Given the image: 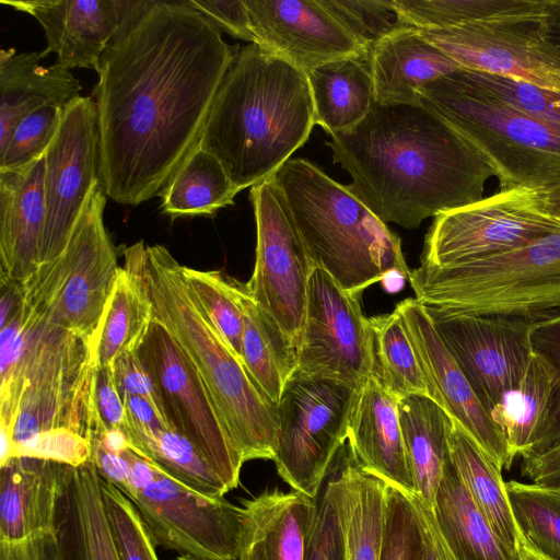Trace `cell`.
<instances>
[{"instance_id": "8", "label": "cell", "mask_w": 560, "mask_h": 560, "mask_svg": "<svg viewBox=\"0 0 560 560\" xmlns=\"http://www.w3.org/2000/svg\"><path fill=\"white\" fill-rule=\"evenodd\" d=\"M417 102L463 136L499 179L500 190L560 186V128L486 93L462 70L421 88Z\"/></svg>"}, {"instance_id": "13", "label": "cell", "mask_w": 560, "mask_h": 560, "mask_svg": "<svg viewBox=\"0 0 560 560\" xmlns=\"http://www.w3.org/2000/svg\"><path fill=\"white\" fill-rule=\"evenodd\" d=\"M249 197L256 222V255L245 288L264 315L298 350L308 278L315 266L273 178L250 187Z\"/></svg>"}, {"instance_id": "1", "label": "cell", "mask_w": 560, "mask_h": 560, "mask_svg": "<svg viewBox=\"0 0 560 560\" xmlns=\"http://www.w3.org/2000/svg\"><path fill=\"white\" fill-rule=\"evenodd\" d=\"M237 47L187 0H151L103 52L94 86L105 195L140 205L198 144Z\"/></svg>"}, {"instance_id": "35", "label": "cell", "mask_w": 560, "mask_h": 560, "mask_svg": "<svg viewBox=\"0 0 560 560\" xmlns=\"http://www.w3.org/2000/svg\"><path fill=\"white\" fill-rule=\"evenodd\" d=\"M240 191L218 159L197 144L159 195L172 217L211 215L233 205Z\"/></svg>"}, {"instance_id": "11", "label": "cell", "mask_w": 560, "mask_h": 560, "mask_svg": "<svg viewBox=\"0 0 560 560\" xmlns=\"http://www.w3.org/2000/svg\"><path fill=\"white\" fill-rule=\"evenodd\" d=\"M359 386L295 370L277 404L279 431L273 462L291 490L316 499L348 439Z\"/></svg>"}, {"instance_id": "36", "label": "cell", "mask_w": 560, "mask_h": 560, "mask_svg": "<svg viewBox=\"0 0 560 560\" xmlns=\"http://www.w3.org/2000/svg\"><path fill=\"white\" fill-rule=\"evenodd\" d=\"M244 312L242 362L260 390L277 406L298 368V350L256 305L241 282Z\"/></svg>"}, {"instance_id": "18", "label": "cell", "mask_w": 560, "mask_h": 560, "mask_svg": "<svg viewBox=\"0 0 560 560\" xmlns=\"http://www.w3.org/2000/svg\"><path fill=\"white\" fill-rule=\"evenodd\" d=\"M545 15L418 31L465 70L560 91V61L542 36Z\"/></svg>"}, {"instance_id": "33", "label": "cell", "mask_w": 560, "mask_h": 560, "mask_svg": "<svg viewBox=\"0 0 560 560\" xmlns=\"http://www.w3.org/2000/svg\"><path fill=\"white\" fill-rule=\"evenodd\" d=\"M398 413L418 494L433 506L450 458V417L431 398L420 395L399 399Z\"/></svg>"}, {"instance_id": "39", "label": "cell", "mask_w": 560, "mask_h": 560, "mask_svg": "<svg viewBox=\"0 0 560 560\" xmlns=\"http://www.w3.org/2000/svg\"><path fill=\"white\" fill-rule=\"evenodd\" d=\"M369 319L374 378L398 400L413 395L430 398L425 377L398 311L394 308L392 313Z\"/></svg>"}, {"instance_id": "12", "label": "cell", "mask_w": 560, "mask_h": 560, "mask_svg": "<svg viewBox=\"0 0 560 560\" xmlns=\"http://www.w3.org/2000/svg\"><path fill=\"white\" fill-rule=\"evenodd\" d=\"M560 230L544 190L512 188L434 217L422 266L442 267L520 248Z\"/></svg>"}, {"instance_id": "49", "label": "cell", "mask_w": 560, "mask_h": 560, "mask_svg": "<svg viewBox=\"0 0 560 560\" xmlns=\"http://www.w3.org/2000/svg\"><path fill=\"white\" fill-rule=\"evenodd\" d=\"M533 345L534 349L544 354L556 370V384L548 421L540 443L533 450L535 451L560 438V311L535 319Z\"/></svg>"}, {"instance_id": "40", "label": "cell", "mask_w": 560, "mask_h": 560, "mask_svg": "<svg viewBox=\"0 0 560 560\" xmlns=\"http://www.w3.org/2000/svg\"><path fill=\"white\" fill-rule=\"evenodd\" d=\"M550 0H394L417 30H445L510 18L545 15Z\"/></svg>"}, {"instance_id": "14", "label": "cell", "mask_w": 560, "mask_h": 560, "mask_svg": "<svg viewBox=\"0 0 560 560\" xmlns=\"http://www.w3.org/2000/svg\"><path fill=\"white\" fill-rule=\"evenodd\" d=\"M137 353L158 388L171 427L195 445L230 491L236 488L243 458L199 372L154 317Z\"/></svg>"}, {"instance_id": "22", "label": "cell", "mask_w": 560, "mask_h": 560, "mask_svg": "<svg viewBox=\"0 0 560 560\" xmlns=\"http://www.w3.org/2000/svg\"><path fill=\"white\" fill-rule=\"evenodd\" d=\"M348 450L368 474L406 494H417L398 413V399L373 375L358 388L348 423Z\"/></svg>"}, {"instance_id": "19", "label": "cell", "mask_w": 560, "mask_h": 560, "mask_svg": "<svg viewBox=\"0 0 560 560\" xmlns=\"http://www.w3.org/2000/svg\"><path fill=\"white\" fill-rule=\"evenodd\" d=\"M395 308L402 318L430 398L502 469H510L513 460L502 432L442 340L432 317L415 298L402 300Z\"/></svg>"}, {"instance_id": "34", "label": "cell", "mask_w": 560, "mask_h": 560, "mask_svg": "<svg viewBox=\"0 0 560 560\" xmlns=\"http://www.w3.org/2000/svg\"><path fill=\"white\" fill-rule=\"evenodd\" d=\"M336 478L347 560H380L385 482L364 471L349 450Z\"/></svg>"}, {"instance_id": "28", "label": "cell", "mask_w": 560, "mask_h": 560, "mask_svg": "<svg viewBox=\"0 0 560 560\" xmlns=\"http://www.w3.org/2000/svg\"><path fill=\"white\" fill-rule=\"evenodd\" d=\"M368 62L375 101L381 103H415L425 84L463 69L413 27L385 37Z\"/></svg>"}, {"instance_id": "25", "label": "cell", "mask_w": 560, "mask_h": 560, "mask_svg": "<svg viewBox=\"0 0 560 560\" xmlns=\"http://www.w3.org/2000/svg\"><path fill=\"white\" fill-rule=\"evenodd\" d=\"M66 464L30 456L0 463V541L55 533Z\"/></svg>"}, {"instance_id": "52", "label": "cell", "mask_w": 560, "mask_h": 560, "mask_svg": "<svg viewBox=\"0 0 560 560\" xmlns=\"http://www.w3.org/2000/svg\"><path fill=\"white\" fill-rule=\"evenodd\" d=\"M94 401L102 423L107 429H122L127 411L116 386L112 368L95 366Z\"/></svg>"}, {"instance_id": "56", "label": "cell", "mask_w": 560, "mask_h": 560, "mask_svg": "<svg viewBox=\"0 0 560 560\" xmlns=\"http://www.w3.org/2000/svg\"><path fill=\"white\" fill-rule=\"evenodd\" d=\"M124 404L127 411V419L135 424L145 429H173L167 420L144 398L128 396L124 398Z\"/></svg>"}, {"instance_id": "31", "label": "cell", "mask_w": 560, "mask_h": 560, "mask_svg": "<svg viewBox=\"0 0 560 560\" xmlns=\"http://www.w3.org/2000/svg\"><path fill=\"white\" fill-rule=\"evenodd\" d=\"M447 445L451 462L475 503L488 518L504 546L516 558L521 533L509 503L502 468L450 418Z\"/></svg>"}, {"instance_id": "17", "label": "cell", "mask_w": 560, "mask_h": 560, "mask_svg": "<svg viewBox=\"0 0 560 560\" xmlns=\"http://www.w3.org/2000/svg\"><path fill=\"white\" fill-rule=\"evenodd\" d=\"M428 313L491 416L521 383L534 351L536 318Z\"/></svg>"}, {"instance_id": "42", "label": "cell", "mask_w": 560, "mask_h": 560, "mask_svg": "<svg viewBox=\"0 0 560 560\" xmlns=\"http://www.w3.org/2000/svg\"><path fill=\"white\" fill-rule=\"evenodd\" d=\"M511 511L521 535L560 560V485L505 481Z\"/></svg>"}, {"instance_id": "44", "label": "cell", "mask_w": 560, "mask_h": 560, "mask_svg": "<svg viewBox=\"0 0 560 560\" xmlns=\"http://www.w3.org/2000/svg\"><path fill=\"white\" fill-rule=\"evenodd\" d=\"M100 487L119 560H159L156 545L130 500L101 476Z\"/></svg>"}, {"instance_id": "29", "label": "cell", "mask_w": 560, "mask_h": 560, "mask_svg": "<svg viewBox=\"0 0 560 560\" xmlns=\"http://www.w3.org/2000/svg\"><path fill=\"white\" fill-rule=\"evenodd\" d=\"M306 75L316 125L331 137L355 127L375 102L369 62L360 57L322 63Z\"/></svg>"}, {"instance_id": "48", "label": "cell", "mask_w": 560, "mask_h": 560, "mask_svg": "<svg viewBox=\"0 0 560 560\" xmlns=\"http://www.w3.org/2000/svg\"><path fill=\"white\" fill-rule=\"evenodd\" d=\"M305 560H347L335 470L317 500V512Z\"/></svg>"}, {"instance_id": "43", "label": "cell", "mask_w": 560, "mask_h": 560, "mask_svg": "<svg viewBox=\"0 0 560 560\" xmlns=\"http://www.w3.org/2000/svg\"><path fill=\"white\" fill-rule=\"evenodd\" d=\"M359 46L364 60L390 34L410 27L394 0H319Z\"/></svg>"}, {"instance_id": "47", "label": "cell", "mask_w": 560, "mask_h": 560, "mask_svg": "<svg viewBox=\"0 0 560 560\" xmlns=\"http://www.w3.org/2000/svg\"><path fill=\"white\" fill-rule=\"evenodd\" d=\"M464 77L511 107L560 128V91L520 80L462 69Z\"/></svg>"}, {"instance_id": "2", "label": "cell", "mask_w": 560, "mask_h": 560, "mask_svg": "<svg viewBox=\"0 0 560 560\" xmlns=\"http://www.w3.org/2000/svg\"><path fill=\"white\" fill-rule=\"evenodd\" d=\"M327 145L352 178L347 187L383 222L404 229L481 200L494 175L463 136L418 102L375 101Z\"/></svg>"}, {"instance_id": "55", "label": "cell", "mask_w": 560, "mask_h": 560, "mask_svg": "<svg viewBox=\"0 0 560 560\" xmlns=\"http://www.w3.org/2000/svg\"><path fill=\"white\" fill-rule=\"evenodd\" d=\"M0 560H61L55 533L19 541H0Z\"/></svg>"}, {"instance_id": "4", "label": "cell", "mask_w": 560, "mask_h": 560, "mask_svg": "<svg viewBox=\"0 0 560 560\" xmlns=\"http://www.w3.org/2000/svg\"><path fill=\"white\" fill-rule=\"evenodd\" d=\"M125 265L141 283L153 311L192 362L243 462L273 460L277 406L260 390L189 295L182 265L162 245L126 247Z\"/></svg>"}, {"instance_id": "59", "label": "cell", "mask_w": 560, "mask_h": 560, "mask_svg": "<svg viewBox=\"0 0 560 560\" xmlns=\"http://www.w3.org/2000/svg\"><path fill=\"white\" fill-rule=\"evenodd\" d=\"M547 205L552 213L560 217V186L544 190Z\"/></svg>"}, {"instance_id": "15", "label": "cell", "mask_w": 560, "mask_h": 560, "mask_svg": "<svg viewBox=\"0 0 560 560\" xmlns=\"http://www.w3.org/2000/svg\"><path fill=\"white\" fill-rule=\"evenodd\" d=\"M45 226L39 267L56 260L100 180V130L92 97L79 96L63 110L45 155Z\"/></svg>"}, {"instance_id": "27", "label": "cell", "mask_w": 560, "mask_h": 560, "mask_svg": "<svg viewBox=\"0 0 560 560\" xmlns=\"http://www.w3.org/2000/svg\"><path fill=\"white\" fill-rule=\"evenodd\" d=\"M42 52L0 51V152L21 119L51 105L65 109L80 96V82L59 63L40 65Z\"/></svg>"}, {"instance_id": "10", "label": "cell", "mask_w": 560, "mask_h": 560, "mask_svg": "<svg viewBox=\"0 0 560 560\" xmlns=\"http://www.w3.org/2000/svg\"><path fill=\"white\" fill-rule=\"evenodd\" d=\"M118 488L135 505L156 546L209 560H237L243 509L177 480L130 447Z\"/></svg>"}, {"instance_id": "53", "label": "cell", "mask_w": 560, "mask_h": 560, "mask_svg": "<svg viewBox=\"0 0 560 560\" xmlns=\"http://www.w3.org/2000/svg\"><path fill=\"white\" fill-rule=\"evenodd\" d=\"M417 513L422 538V560H457L445 540L433 506L421 495L406 494Z\"/></svg>"}, {"instance_id": "37", "label": "cell", "mask_w": 560, "mask_h": 560, "mask_svg": "<svg viewBox=\"0 0 560 560\" xmlns=\"http://www.w3.org/2000/svg\"><path fill=\"white\" fill-rule=\"evenodd\" d=\"M152 320V304L144 289L120 267L93 343L95 366L112 368L119 357L137 351Z\"/></svg>"}, {"instance_id": "46", "label": "cell", "mask_w": 560, "mask_h": 560, "mask_svg": "<svg viewBox=\"0 0 560 560\" xmlns=\"http://www.w3.org/2000/svg\"><path fill=\"white\" fill-rule=\"evenodd\" d=\"M63 110L47 105L21 119L0 152V172H20L44 158L58 132Z\"/></svg>"}, {"instance_id": "32", "label": "cell", "mask_w": 560, "mask_h": 560, "mask_svg": "<svg viewBox=\"0 0 560 560\" xmlns=\"http://www.w3.org/2000/svg\"><path fill=\"white\" fill-rule=\"evenodd\" d=\"M555 384V366L534 349L520 385L492 412L513 462L529 454L540 443Z\"/></svg>"}, {"instance_id": "58", "label": "cell", "mask_w": 560, "mask_h": 560, "mask_svg": "<svg viewBox=\"0 0 560 560\" xmlns=\"http://www.w3.org/2000/svg\"><path fill=\"white\" fill-rule=\"evenodd\" d=\"M516 560H557L542 551L538 550L521 535L516 548Z\"/></svg>"}, {"instance_id": "5", "label": "cell", "mask_w": 560, "mask_h": 560, "mask_svg": "<svg viewBox=\"0 0 560 560\" xmlns=\"http://www.w3.org/2000/svg\"><path fill=\"white\" fill-rule=\"evenodd\" d=\"M25 339L1 380V460L31 456L45 438L70 430L90 440L101 421L94 401L91 345L24 303Z\"/></svg>"}, {"instance_id": "51", "label": "cell", "mask_w": 560, "mask_h": 560, "mask_svg": "<svg viewBox=\"0 0 560 560\" xmlns=\"http://www.w3.org/2000/svg\"><path fill=\"white\" fill-rule=\"evenodd\" d=\"M187 2L210 20L220 31L249 44L257 43L245 0H187Z\"/></svg>"}, {"instance_id": "20", "label": "cell", "mask_w": 560, "mask_h": 560, "mask_svg": "<svg viewBox=\"0 0 560 560\" xmlns=\"http://www.w3.org/2000/svg\"><path fill=\"white\" fill-rule=\"evenodd\" d=\"M151 0H1L34 16L47 48L67 69L95 68L109 44L150 4Z\"/></svg>"}, {"instance_id": "3", "label": "cell", "mask_w": 560, "mask_h": 560, "mask_svg": "<svg viewBox=\"0 0 560 560\" xmlns=\"http://www.w3.org/2000/svg\"><path fill=\"white\" fill-rule=\"evenodd\" d=\"M316 125L306 72L257 44L235 54L198 144L243 190L271 177Z\"/></svg>"}, {"instance_id": "6", "label": "cell", "mask_w": 560, "mask_h": 560, "mask_svg": "<svg viewBox=\"0 0 560 560\" xmlns=\"http://www.w3.org/2000/svg\"><path fill=\"white\" fill-rule=\"evenodd\" d=\"M271 177L313 265L343 290L362 294L390 275L409 279L400 237L347 185L305 159H290Z\"/></svg>"}, {"instance_id": "41", "label": "cell", "mask_w": 560, "mask_h": 560, "mask_svg": "<svg viewBox=\"0 0 560 560\" xmlns=\"http://www.w3.org/2000/svg\"><path fill=\"white\" fill-rule=\"evenodd\" d=\"M192 301L231 351L242 361L244 312L241 282L220 271L182 267Z\"/></svg>"}, {"instance_id": "21", "label": "cell", "mask_w": 560, "mask_h": 560, "mask_svg": "<svg viewBox=\"0 0 560 560\" xmlns=\"http://www.w3.org/2000/svg\"><path fill=\"white\" fill-rule=\"evenodd\" d=\"M257 45L303 71L363 55L319 0H245Z\"/></svg>"}, {"instance_id": "16", "label": "cell", "mask_w": 560, "mask_h": 560, "mask_svg": "<svg viewBox=\"0 0 560 560\" xmlns=\"http://www.w3.org/2000/svg\"><path fill=\"white\" fill-rule=\"evenodd\" d=\"M296 370L353 386L372 375V328L361 294L343 290L318 267L308 278Z\"/></svg>"}, {"instance_id": "50", "label": "cell", "mask_w": 560, "mask_h": 560, "mask_svg": "<svg viewBox=\"0 0 560 560\" xmlns=\"http://www.w3.org/2000/svg\"><path fill=\"white\" fill-rule=\"evenodd\" d=\"M112 371L122 400L128 396L142 397L166 419L158 388L137 351L119 357Z\"/></svg>"}, {"instance_id": "60", "label": "cell", "mask_w": 560, "mask_h": 560, "mask_svg": "<svg viewBox=\"0 0 560 560\" xmlns=\"http://www.w3.org/2000/svg\"><path fill=\"white\" fill-rule=\"evenodd\" d=\"M174 560H209V559L197 558V557L189 556V555H180L177 558H175Z\"/></svg>"}, {"instance_id": "24", "label": "cell", "mask_w": 560, "mask_h": 560, "mask_svg": "<svg viewBox=\"0 0 560 560\" xmlns=\"http://www.w3.org/2000/svg\"><path fill=\"white\" fill-rule=\"evenodd\" d=\"M242 509L237 560H305L317 499L273 489Z\"/></svg>"}, {"instance_id": "30", "label": "cell", "mask_w": 560, "mask_h": 560, "mask_svg": "<svg viewBox=\"0 0 560 560\" xmlns=\"http://www.w3.org/2000/svg\"><path fill=\"white\" fill-rule=\"evenodd\" d=\"M433 511L457 560H516L460 482L451 457L444 467Z\"/></svg>"}, {"instance_id": "7", "label": "cell", "mask_w": 560, "mask_h": 560, "mask_svg": "<svg viewBox=\"0 0 560 560\" xmlns=\"http://www.w3.org/2000/svg\"><path fill=\"white\" fill-rule=\"evenodd\" d=\"M431 313L539 318L560 311V230L503 254L409 276Z\"/></svg>"}, {"instance_id": "45", "label": "cell", "mask_w": 560, "mask_h": 560, "mask_svg": "<svg viewBox=\"0 0 560 560\" xmlns=\"http://www.w3.org/2000/svg\"><path fill=\"white\" fill-rule=\"evenodd\" d=\"M380 560H422V538L409 498L392 485L384 486Z\"/></svg>"}, {"instance_id": "26", "label": "cell", "mask_w": 560, "mask_h": 560, "mask_svg": "<svg viewBox=\"0 0 560 560\" xmlns=\"http://www.w3.org/2000/svg\"><path fill=\"white\" fill-rule=\"evenodd\" d=\"M55 534L61 560H119L92 459L79 466L66 464Z\"/></svg>"}, {"instance_id": "23", "label": "cell", "mask_w": 560, "mask_h": 560, "mask_svg": "<svg viewBox=\"0 0 560 560\" xmlns=\"http://www.w3.org/2000/svg\"><path fill=\"white\" fill-rule=\"evenodd\" d=\"M45 158L0 172V282L23 285L39 268L45 226Z\"/></svg>"}, {"instance_id": "38", "label": "cell", "mask_w": 560, "mask_h": 560, "mask_svg": "<svg viewBox=\"0 0 560 560\" xmlns=\"http://www.w3.org/2000/svg\"><path fill=\"white\" fill-rule=\"evenodd\" d=\"M121 431L132 451L195 491L214 498L230 491L195 445L175 430L145 429L127 419Z\"/></svg>"}, {"instance_id": "57", "label": "cell", "mask_w": 560, "mask_h": 560, "mask_svg": "<svg viewBox=\"0 0 560 560\" xmlns=\"http://www.w3.org/2000/svg\"><path fill=\"white\" fill-rule=\"evenodd\" d=\"M542 36L551 52L560 61V0H550L544 19Z\"/></svg>"}, {"instance_id": "9", "label": "cell", "mask_w": 560, "mask_h": 560, "mask_svg": "<svg viewBox=\"0 0 560 560\" xmlns=\"http://www.w3.org/2000/svg\"><path fill=\"white\" fill-rule=\"evenodd\" d=\"M106 195L90 194L62 254L40 266L23 288L25 303L50 323L88 341L93 351L120 267L104 223Z\"/></svg>"}, {"instance_id": "54", "label": "cell", "mask_w": 560, "mask_h": 560, "mask_svg": "<svg viewBox=\"0 0 560 560\" xmlns=\"http://www.w3.org/2000/svg\"><path fill=\"white\" fill-rule=\"evenodd\" d=\"M521 474L538 485H560V438L522 457Z\"/></svg>"}]
</instances>
